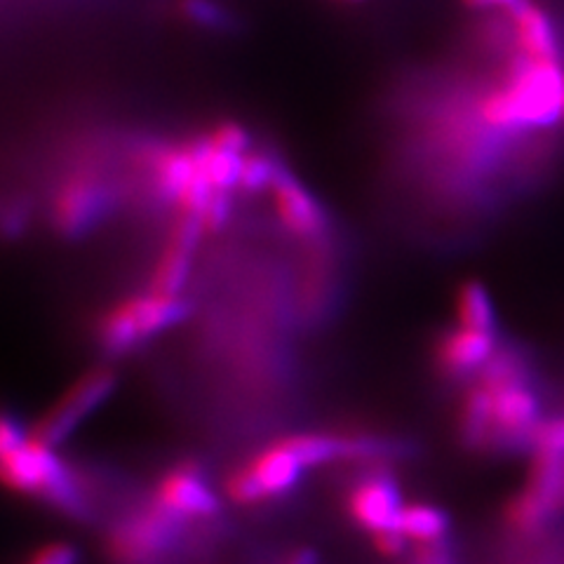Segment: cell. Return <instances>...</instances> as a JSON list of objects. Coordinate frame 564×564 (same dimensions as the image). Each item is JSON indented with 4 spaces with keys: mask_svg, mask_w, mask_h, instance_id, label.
Returning a JSON list of instances; mask_svg holds the SVG:
<instances>
[{
    "mask_svg": "<svg viewBox=\"0 0 564 564\" xmlns=\"http://www.w3.org/2000/svg\"><path fill=\"white\" fill-rule=\"evenodd\" d=\"M193 313L191 299L155 294L151 290L122 299L97 323V344L106 356H126L144 341L180 327Z\"/></svg>",
    "mask_w": 564,
    "mask_h": 564,
    "instance_id": "cell-1",
    "label": "cell"
},
{
    "mask_svg": "<svg viewBox=\"0 0 564 564\" xmlns=\"http://www.w3.org/2000/svg\"><path fill=\"white\" fill-rule=\"evenodd\" d=\"M52 449L55 447H47L29 435L17 449L0 454V458H3V480L14 491L43 497L57 508L78 513L83 501L74 475Z\"/></svg>",
    "mask_w": 564,
    "mask_h": 564,
    "instance_id": "cell-2",
    "label": "cell"
},
{
    "mask_svg": "<svg viewBox=\"0 0 564 564\" xmlns=\"http://www.w3.org/2000/svg\"><path fill=\"white\" fill-rule=\"evenodd\" d=\"M564 516V452L534 449L527 485L506 506V524L534 536Z\"/></svg>",
    "mask_w": 564,
    "mask_h": 564,
    "instance_id": "cell-3",
    "label": "cell"
},
{
    "mask_svg": "<svg viewBox=\"0 0 564 564\" xmlns=\"http://www.w3.org/2000/svg\"><path fill=\"white\" fill-rule=\"evenodd\" d=\"M118 388V372L113 367H93L70 383L57 402L39 419L31 435L47 447H57L74 435L85 419L95 414Z\"/></svg>",
    "mask_w": 564,
    "mask_h": 564,
    "instance_id": "cell-4",
    "label": "cell"
},
{
    "mask_svg": "<svg viewBox=\"0 0 564 564\" xmlns=\"http://www.w3.org/2000/svg\"><path fill=\"white\" fill-rule=\"evenodd\" d=\"M113 209V186L95 172H76L62 184L52 221L64 238H80Z\"/></svg>",
    "mask_w": 564,
    "mask_h": 564,
    "instance_id": "cell-5",
    "label": "cell"
},
{
    "mask_svg": "<svg viewBox=\"0 0 564 564\" xmlns=\"http://www.w3.org/2000/svg\"><path fill=\"white\" fill-rule=\"evenodd\" d=\"M155 506H161L174 518H209L219 510V499L205 482L200 466L184 462L170 468L158 482Z\"/></svg>",
    "mask_w": 564,
    "mask_h": 564,
    "instance_id": "cell-6",
    "label": "cell"
},
{
    "mask_svg": "<svg viewBox=\"0 0 564 564\" xmlns=\"http://www.w3.org/2000/svg\"><path fill=\"white\" fill-rule=\"evenodd\" d=\"M271 203L278 221L296 238H321L325 234L327 217L317 205L313 193L288 170L280 167L271 186Z\"/></svg>",
    "mask_w": 564,
    "mask_h": 564,
    "instance_id": "cell-7",
    "label": "cell"
},
{
    "mask_svg": "<svg viewBox=\"0 0 564 564\" xmlns=\"http://www.w3.org/2000/svg\"><path fill=\"white\" fill-rule=\"evenodd\" d=\"M499 348L497 334L458 325L435 341V367L447 379H473Z\"/></svg>",
    "mask_w": 564,
    "mask_h": 564,
    "instance_id": "cell-8",
    "label": "cell"
},
{
    "mask_svg": "<svg viewBox=\"0 0 564 564\" xmlns=\"http://www.w3.org/2000/svg\"><path fill=\"white\" fill-rule=\"evenodd\" d=\"M402 508L404 503L400 499L398 485L386 473L367 475L348 494V510L352 520L375 534L386 532V529H398Z\"/></svg>",
    "mask_w": 564,
    "mask_h": 564,
    "instance_id": "cell-9",
    "label": "cell"
},
{
    "mask_svg": "<svg viewBox=\"0 0 564 564\" xmlns=\"http://www.w3.org/2000/svg\"><path fill=\"white\" fill-rule=\"evenodd\" d=\"M518 55L534 62H562V47L555 24L541 6L524 0L516 10L506 12Z\"/></svg>",
    "mask_w": 564,
    "mask_h": 564,
    "instance_id": "cell-10",
    "label": "cell"
},
{
    "mask_svg": "<svg viewBox=\"0 0 564 564\" xmlns=\"http://www.w3.org/2000/svg\"><path fill=\"white\" fill-rule=\"evenodd\" d=\"M245 468L250 470L257 487L263 494V499H273L290 491L299 482V478H302V470H306L302 462H299L280 440H275L273 445L252 456L250 462L245 464Z\"/></svg>",
    "mask_w": 564,
    "mask_h": 564,
    "instance_id": "cell-11",
    "label": "cell"
},
{
    "mask_svg": "<svg viewBox=\"0 0 564 564\" xmlns=\"http://www.w3.org/2000/svg\"><path fill=\"white\" fill-rule=\"evenodd\" d=\"M456 321L475 332L497 334V308L480 280H466L456 290Z\"/></svg>",
    "mask_w": 564,
    "mask_h": 564,
    "instance_id": "cell-12",
    "label": "cell"
},
{
    "mask_svg": "<svg viewBox=\"0 0 564 564\" xmlns=\"http://www.w3.org/2000/svg\"><path fill=\"white\" fill-rule=\"evenodd\" d=\"M398 529L408 536V541H419V543H435L447 534L449 529V518L445 510H440L429 503H412L404 506Z\"/></svg>",
    "mask_w": 564,
    "mask_h": 564,
    "instance_id": "cell-13",
    "label": "cell"
},
{
    "mask_svg": "<svg viewBox=\"0 0 564 564\" xmlns=\"http://www.w3.org/2000/svg\"><path fill=\"white\" fill-rule=\"evenodd\" d=\"M280 167L282 165L271 153L252 149L242 158L240 191L247 193V196H259V193H263V191H271Z\"/></svg>",
    "mask_w": 564,
    "mask_h": 564,
    "instance_id": "cell-14",
    "label": "cell"
},
{
    "mask_svg": "<svg viewBox=\"0 0 564 564\" xmlns=\"http://www.w3.org/2000/svg\"><path fill=\"white\" fill-rule=\"evenodd\" d=\"M182 14L191 24L212 29V31H224L231 24V17H228L226 8H221L215 0H182L180 3Z\"/></svg>",
    "mask_w": 564,
    "mask_h": 564,
    "instance_id": "cell-15",
    "label": "cell"
},
{
    "mask_svg": "<svg viewBox=\"0 0 564 564\" xmlns=\"http://www.w3.org/2000/svg\"><path fill=\"white\" fill-rule=\"evenodd\" d=\"M207 139L212 144L224 149V151H231L238 155H247L252 151V137L247 132V128H242L240 122L236 120H221L217 122L215 128L207 132Z\"/></svg>",
    "mask_w": 564,
    "mask_h": 564,
    "instance_id": "cell-16",
    "label": "cell"
},
{
    "mask_svg": "<svg viewBox=\"0 0 564 564\" xmlns=\"http://www.w3.org/2000/svg\"><path fill=\"white\" fill-rule=\"evenodd\" d=\"M76 560H78V553L74 545L52 543L47 549L35 553L29 564H76Z\"/></svg>",
    "mask_w": 564,
    "mask_h": 564,
    "instance_id": "cell-17",
    "label": "cell"
},
{
    "mask_svg": "<svg viewBox=\"0 0 564 564\" xmlns=\"http://www.w3.org/2000/svg\"><path fill=\"white\" fill-rule=\"evenodd\" d=\"M26 437H29V433L24 431L22 423L17 421L14 416L6 414L3 423H0V454L17 449V447H20V445L24 443Z\"/></svg>",
    "mask_w": 564,
    "mask_h": 564,
    "instance_id": "cell-18",
    "label": "cell"
},
{
    "mask_svg": "<svg viewBox=\"0 0 564 564\" xmlns=\"http://www.w3.org/2000/svg\"><path fill=\"white\" fill-rule=\"evenodd\" d=\"M375 543L386 555H400L404 551V543H408V536H404L400 529H386V532L375 534Z\"/></svg>",
    "mask_w": 564,
    "mask_h": 564,
    "instance_id": "cell-19",
    "label": "cell"
},
{
    "mask_svg": "<svg viewBox=\"0 0 564 564\" xmlns=\"http://www.w3.org/2000/svg\"><path fill=\"white\" fill-rule=\"evenodd\" d=\"M462 3L470 10H478V12H487V10H494V12H510L516 10L520 3H524V0H462Z\"/></svg>",
    "mask_w": 564,
    "mask_h": 564,
    "instance_id": "cell-20",
    "label": "cell"
}]
</instances>
